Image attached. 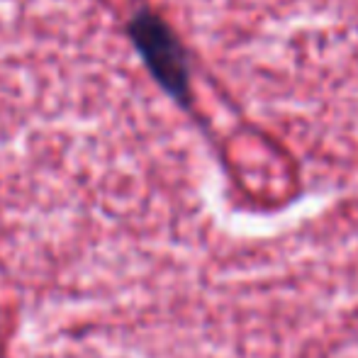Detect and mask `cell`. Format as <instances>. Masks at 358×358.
Listing matches in <instances>:
<instances>
[{"instance_id":"cell-1","label":"cell","mask_w":358,"mask_h":358,"mask_svg":"<svg viewBox=\"0 0 358 358\" xmlns=\"http://www.w3.org/2000/svg\"><path fill=\"white\" fill-rule=\"evenodd\" d=\"M134 44L142 52L146 66L176 100H188V64L176 34L154 13H139L129 24Z\"/></svg>"}]
</instances>
